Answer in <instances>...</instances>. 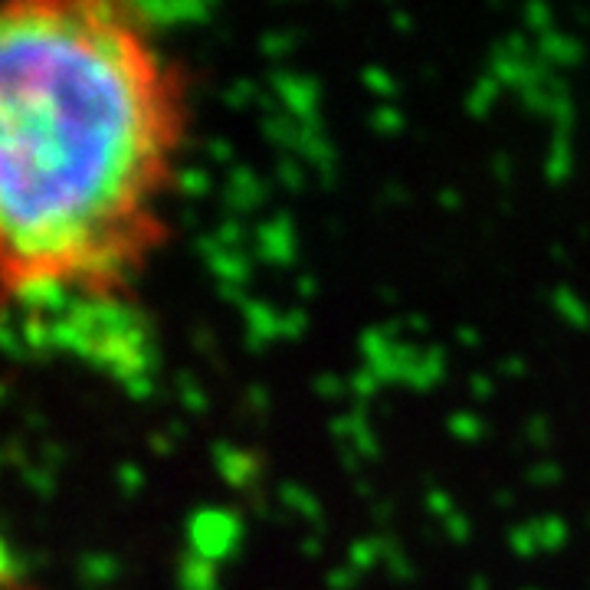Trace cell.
I'll list each match as a JSON object with an SVG mask.
<instances>
[{"label":"cell","instance_id":"cell-1","mask_svg":"<svg viewBox=\"0 0 590 590\" xmlns=\"http://www.w3.org/2000/svg\"><path fill=\"white\" fill-rule=\"evenodd\" d=\"M4 246L27 286L109 269L135 240L168 135L161 76L105 7L4 17Z\"/></svg>","mask_w":590,"mask_h":590}]
</instances>
